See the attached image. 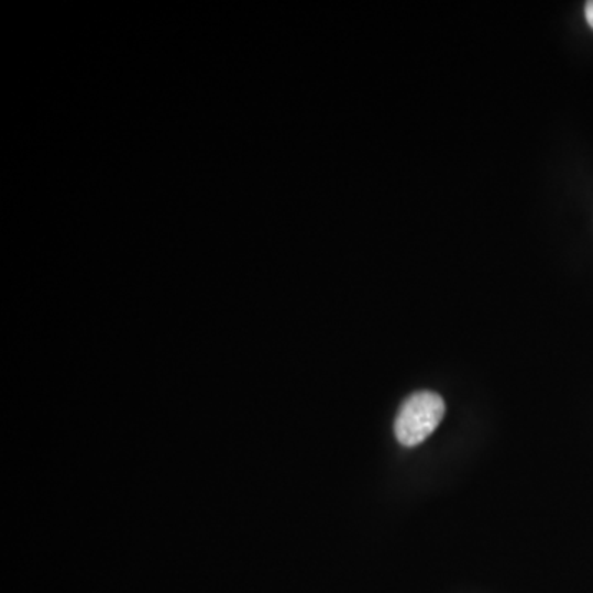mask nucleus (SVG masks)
<instances>
[{
    "mask_svg": "<svg viewBox=\"0 0 593 593\" xmlns=\"http://www.w3.org/2000/svg\"><path fill=\"white\" fill-rule=\"evenodd\" d=\"M443 414H446V403L439 394L432 391H417L413 396L407 397L394 424L400 446H420L442 422Z\"/></svg>",
    "mask_w": 593,
    "mask_h": 593,
    "instance_id": "1",
    "label": "nucleus"
},
{
    "mask_svg": "<svg viewBox=\"0 0 593 593\" xmlns=\"http://www.w3.org/2000/svg\"><path fill=\"white\" fill-rule=\"evenodd\" d=\"M585 19H587L589 25L593 29V0L585 3Z\"/></svg>",
    "mask_w": 593,
    "mask_h": 593,
    "instance_id": "2",
    "label": "nucleus"
}]
</instances>
